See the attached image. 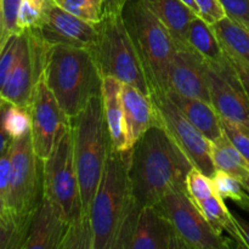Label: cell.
<instances>
[{"label":"cell","instance_id":"1","mask_svg":"<svg viewBox=\"0 0 249 249\" xmlns=\"http://www.w3.org/2000/svg\"><path fill=\"white\" fill-rule=\"evenodd\" d=\"M192 168L164 128L148 129L131 148L129 168L131 194L139 211L155 206L173 192H186V178Z\"/></svg>","mask_w":249,"mask_h":249},{"label":"cell","instance_id":"2","mask_svg":"<svg viewBox=\"0 0 249 249\" xmlns=\"http://www.w3.org/2000/svg\"><path fill=\"white\" fill-rule=\"evenodd\" d=\"M130 150L111 147L90 208L94 249H129L140 213L130 187Z\"/></svg>","mask_w":249,"mask_h":249},{"label":"cell","instance_id":"3","mask_svg":"<svg viewBox=\"0 0 249 249\" xmlns=\"http://www.w3.org/2000/svg\"><path fill=\"white\" fill-rule=\"evenodd\" d=\"M46 83L70 119L75 118L90 99L101 95L102 75L88 49L50 46L46 58Z\"/></svg>","mask_w":249,"mask_h":249},{"label":"cell","instance_id":"4","mask_svg":"<svg viewBox=\"0 0 249 249\" xmlns=\"http://www.w3.org/2000/svg\"><path fill=\"white\" fill-rule=\"evenodd\" d=\"M121 15L142 63L151 92L168 91L169 68L177 48L172 33L146 0H126Z\"/></svg>","mask_w":249,"mask_h":249},{"label":"cell","instance_id":"5","mask_svg":"<svg viewBox=\"0 0 249 249\" xmlns=\"http://www.w3.org/2000/svg\"><path fill=\"white\" fill-rule=\"evenodd\" d=\"M71 123L83 209L90 214L92 199L112 147L101 95L91 97L85 108L75 118L71 119Z\"/></svg>","mask_w":249,"mask_h":249},{"label":"cell","instance_id":"6","mask_svg":"<svg viewBox=\"0 0 249 249\" xmlns=\"http://www.w3.org/2000/svg\"><path fill=\"white\" fill-rule=\"evenodd\" d=\"M99 38L91 53L102 78L111 75L124 84L133 85L145 94H151L135 45L121 14L104 15L97 23Z\"/></svg>","mask_w":249,"mask_h":249},{"label":"cell","instance_id":"7","mask_svg":"<svg viewBox=\"0 0 249 249\" xmlns=\"http://www.w3.org/2000/svg\"><path fill=\"white\" fill-rule=\"evenodd\" d=\"M11 179L6 208L17 223L29 231L33 216L44 197V162L36 156L31 131L12 141Z\"/></svg>","mask_w":249,"mask_h":249},{"label":"cell","instance_id":"8","mask_svg":"<svg viewBox=\"0 0 249 249\" xmlns=\"http://www.w3.org/2000/svg\"><path fill=\"white\" fill-rule=\"evenodd\" d=\"M44 196L60 208L68 221L84 211L74 162L71 122L61 126L53 152L44 160Z\"/></svg>","mask_w":249,"mask_h":249},{"label":"cell","instance_id":"9","mask_svg":"<svg viewBox=\"0 0 249 249\" xmlns=\"http://www.w3.org/2000/svg\"><path fill=\"white\" fill-rule=\"evenodd\" d=\"M155 206L169 219L184 248L229 249L236 247V243L230 236L226 237L223 233H219L211 225L187 192L167 195Z\"/></svg>","mask_w":249,"mask_h":249},{"label":"cell","instance_id":"10","mask_svg":"<svg viewBox=\"0 0 249 249\" xmlns=\"http://www.w3.org/2000/svg\"><path fill=\"white\" fill-rule=\"evenodd\" d=\"M49 49L50 45L36 32L23 31L19 33L18 56L0 91L2 100L28 108L34 88L45 71Z\"/></svg>","mask_w":249,"mask_h":249},{"label":"cell","instance_id":"11","mask_svg":"<svg viewBox=\"0 0 249 249\" xmlns=\"http://www.w3.org/2000/svg\"><path fill=\"white\" fill-rule=\"evenodd\" d=\"M150 96L157 111L160 126L168 131L195 168L208 177H213L216 169L212 160L211 141L187 121L167 92H151Z\"/></svg>","mask_w":249,"mask_h":249},{"label":"cell","instance_id":"12","mask_svg":"<svg viewBox=\"0 0 249 249\" xmlns=\"http://www.w3.org/2000/svg\"><path fill=\"white\" fill-rule=\"evenodd\" d=\"M28 111L33 148L44 162L53 152L61 126L71 122L49 88L44 73L34 88Z\"/></svg>","mask_w":249,"mask_h":249},{"label":"cell","instance_id":"13","mask_svg":"<svg viewBox=\"0 0 249 249\" xmlns=\"http://www.w3.org/2000/svg\"><path fill=\"white\" fill-rule=\"evenodd\" d=\"M212 106L221 119L249 124V101L237 73L228 57L221 62L207 61Z\"/></svg>","mask_w":249,"mask_h":249},{"label":"cell","instance_id":"14","mask_svg":"<svg viewBox=\"0 0 249 249\" xmlns=\"http://www.w3.org/2000/svg\"><path fill=\"white\" fill-rule=\"evenodd\" d=\"M50 46L65 45L91 51L99 38V27L66 11L57 4L53 5L40 27L31 29Z\"/></svg>","mask_w":249,"mask_h":249},{"label":"cell","instance_id":"15","mask_svg":"<svg viewBox=\"0 0 249 249\" xmlns=\"http://www.w3.org/2000/svg\"><path fill=\"white\" fill-rule=\"evenodd\" d=\"M168 90L212 105L207 78V61L189 44H177L169 68Z\"/></svg>","mask_w":249,"mask_h":249},{"label":"cell","instance_id":"16","mask_svg":"<svg viewBox=\"0 0 249 249\" xmlns=\"http://www.w3.org/2000/svg\"><path fill=\"white\" fill-rule=\"evenodd\" d=\"M169 219L157 206L140 211L129 249H182Z\"/></svg>","mask_w":249,"mask_h":249},{"label":"cell","instance_id":"17","mask_svg":"<svg viewBox=\"0 0 249 249\" xmlns=\"http://www.w3.org/2000/svg\"><path fill=\"white\" fill-rule=\"evenodd\" d=\"M68 228V220L57 206L43 197L29 226L22 249H60Z\"/></svg>","mask_w":249,"mask_h":249},{"label":"cell","instance_id":"18","mask_svg":"<svg viewBox=\"0 0 249 249\" xmlns=\"http://www.w3.org/2000/svg\"><path fill=\"white\" fill-rule=\"evenodd\" d=\"M122 102L125 123L126 150H130L148 129L160 126V118L150 95L133 85L123 83Z\"/></svg>","mask_w":249,"mask_h":249},{"label":"cell","instance_id":"19","mask_svg":"<svg viewBox=\"0 0 249 249\" xmlns=\"http://www.w3.org/2000/svg\"><path fill=\"white\" fill-rule=\"evenodd\" d=\"M165 92L174 102L175 106L180 109V112L186 117L187 121L196 126L211 142L218 140L224 135L225 131L223 129L220 117L211 104L198 99L182 96L172 90Z\"/></svg>","mask_w":249,"mask_h":249},{"label":"cell","instance_id":"20","mask_svg":"<svg viewBox=\"0 0 249 249\" xmlns=\"http://www.w3.org/2000/svg\"><path fill=\"white\" fill-rule=\"evenodd\" d=\"M123 83L117 78L107 75L102 78V106L105 118L108 125L112 146L117 150H126L125 123H124L123 102H122Z\"/></svg>","mask_w":249,"mask_h":249},{"label":"cell","instance_id":"21","mask_svg":"<svg viewBox=\"0 0 249 249\" xmlns=\"http://www.w3.org/2000/svg\"><path fill=\"white\" fill-rule=\"evenodd\" d=\"M151 10L169 29L177 44H187L190 23L197 16L181 0H146Z\"/></svg>","mask_w":249,"mask_h":249},{"label":"cell","instance_id":"22","mask_svg":"<svg viewBox=\"0 0 249 249\" xmlns=\"http://www.w3.org/2000/svg\"><path fill=\"white\" fill-rule=\"evenodd\" d=\"M195 204L198 207L202 214L206 216L207 220L219 233H228L236 243L237 248L249 249L247 242L238 228L236 216L229 211L224 199L216 192L204 201L197 202V203L195 202Z\"/></svg>","mask_w":249,"mask_h":249},{"label":"cell","instance_id":"23","mask_svg":"<svg viewBox=\"0 0 249 249\" xmlns=\"http://www.w3.org/2000/svg\"><path fill=\"white\" fill-rule=\"evenodd\" d=\"M187 44L209 62H221L225 58V53L213 27L199 16L195 17L190 23Z\"/></svg>","mask_w":249,"mask_h":249},{"label":"cell","instance_id":"24","mask_svg":"<svg viewBox=\"0 0 249 249\" xmlns=\"http://www.w3.org/2000/svg\"><path fill=\"white\" fill-rule=\"evenodd\" d=\"M211 153L215 169L229 173L240 180L249 177V163L225 133L212 142Z\"/></svg>","mask_w":249,"mask_h":249},{"label":"cell","instance_id":"25","mask_svg":"<svg viewBox=\"0 0 249 249\" xmlns=\"http://www.w3.org/2000/svg\"><path fill=\"white\" fill-rule=\"evenodd\" d=\"M212 27H213L224 51L249 61L248 28L237 23L228 16L214 23Z\"/></svg>","mask_w":249,"mask_h":249},{"label":"cell","instance_id":"26","mask_svg":"<svg viewBox=\"0 0 249 249\" xmlns=\"http://www.w3.org/2000/svg\"><path fill=\"white\" fill-rule=\"evenodd\" d=\"M60 249H94V230L90 214L83 211L71 221Z\"/></svg>","mask_w":249,"mask_h":249},{"label":"cell","instance_id":"27","mask_svg":"<svg viewBox=\"0 0 249 249\" xmlns=\"http://www.w3.org/2000/svg\"><path fill=\"white\" fill-rule=\"evenodd\" d=\"M215 192L223 199H232L236 204L249 213V192L240 179L223 170H215L212 177Z\"/></svg>","mask_w":249,"mask_h":249},{"label":"cell","instance_id":"28","mask_svg":"<svg viewBox=\"0 0 249 249\" xmlns=\"http://www.w3.org/2000/svg\"><path fill=\"white\" fill-rule=\"evenodd\" d=\"M53 4L55 0H21L17 19L19 33L40 27Z\"/></svg>","mask_w":249,"mask_h":249},{"label":"cell","instance_id":"29","mask_svg":"<svg viewBox=\"0 0 249 249\" xmlns=\"http://www.w3.org/2000/svg\"><path fill=\"white\" fill-rule=\"evenodd\" d=\"M28 231L22 228L9 209L0 214V249H22Z\"/></svg>","mask_w":249,"mask_h":249},{"label":"cell","instance_id":"30","mask_svg":"<svg viewBox=\"0 0 249 249\" xmlns=\"http://www.w3.org/2000/svg\"><path fill=\"white\" fill-rule=\"evenodd\" d=\"M56 4L79 18L99 23L105 14L104 0H55Z\"/></svg>","mask_w":249,"mask_h":249},{"label":"cell","instance_id":"31","mask_svg":"<svg viewBox=\"0 0 249 249\" xmlns=\"http://www.w3.org/2000/svg\"><path fill=\"white\" fill-rule=\"evenodd\" d=\"M19 5L21 0H0V53L7 40L19 33L17 24Z\"/></svg>","mask_w":249,"mask_h":249},{"label":"cell","instance_id":"32","mask_svg":"<svg viewBox=\"0 0 249 249\" xmlns=\"http://www.w3.org/2000/svg\"><path fill=\"white\" fill-rule=\"evenodd\" d=\"M4 126L12 139H18L31 131V114L27 107L7 105L4 113Z\"/></svg>","mask_w":249,"mask_h":249},{"label":"cell","instance_id":"33","mask_svg":"<svg viewBox=\"0 0 249 249\" xmlns=\"http://www.w3.org/2000/svg\"><path fill=\"white\" fill-rule=\"evenodd\" d=\"M186 192L194 202H201L215 194L213 180L197 168H192L186 178Z\"/></svg>","mask_w":249,"mask_h":249},{"label":"cell","instance_id":"34","mask_svg":"<svg viewBox=\"0 0 249 249\" xmlns=\"http://www.w3.org/2000/svg\"><path fill=\"white\" fill-rule=\"evenodd\" d=\"M221 124L231 142L249 163V124L233 123L224 119H221Z\"/></svg>","mask_w":249,"mask_h":249},{"label":"cell","instance_id":"35","mask_svg":"<svg viewBox=\"0 0 249 249\" xmlns=\"http://www.w3.org/2000/svg\"><path fill=\"white\" fill-rule=\"evenodd\" d=\"M19 51V33L15 34L7 40L6 45L2 49L0 53V91L6 83L15 63H16L17 56Z\"/></svg>","mask_w":249,"mask_h":249},{"label":"cell","instance_id":"36","mask_svg":"<svg viewBox=\"0 0 249 249\" xmlns=\"http://www.w3.org/2000/svg\"><path fill=\"white\" fill-rule=\"evenodd\" d=\"M226 16L249 29V0H220Z\"/></svg>","mask_w":249,"mask_h":249},{"label":"cell","instance_id":"37","mask_svg":"<svg viewBox=\"0 0 249 249\" xmlns=\"http://www.w3.org/2000/svg\"><path fill=\"white\" fill-rule=\"evenodd\" d=\"M198 6L199 17L207 23L213 26L218 21L226 17V12L220 0H195Z\"/></svg>","mask_w":249,"mask_h":249},{"label":"cell","instance_id":"38","mask_svg":"<svg viewBox=\"0 0 249 249\" xmlns=\"http://www.w3.org/2000/svg\"><path fill=\"white\" fill-rule=\"evenodd\" d=\"M224 53H225L226 57H228V60L232 65L233 70L237 73L238 78L241 80V84H242L243 89H245V92L249 101V61L237 55H233V53H226V51H224Z\"/></svg>","mask_w":249,"mask_h":249},{"label":"cell","instance_id":"39","mask_svg":"<svg viewBox=\"0 0 249 249\" xmlns=\"http://www.w3.org/2000/svg\"><path fill=\"white\" fill-rule=\"evenodd\" d=\"M11 150V148H10ZM11 179V153L6 152L0 157V196L6 199Z\"/></svg>","mask_w":249,"mask_h":249},{"label":"cell","instance_id":"40","mask_svg":"<svg viewBox=\"0 0 249 249\" xmlns=\"http://www.w3.org/2000/svg\"><path fill=\"white\" fill-rule=\"evenodd\" d=\"M7 105H9V102H6L0 97V157L4 156L6 152H9L10 148H11L12 141H14V139L7 134L6 129L4 126V113Z\"/></svg>","mask_w":249,"mask_h":249},{"label":"cell","instance_id":"41","mask_svg":"<svg viewBox=\"0 0 249 249\" xmlns=\"http://www.w3.org/2000/svg\"><path fill=\"white\" fill-rule=\"evenodd\" d=\"M126 0H104L105 14H121Z\"/></svg>","mask_w":249,"mask_h":249},{"label":"cell","instance_id":"42","mask_svg":"<svg viewBox=\"0 0 249 249\" xmlns=\"http://www.w3.org/2000/svg\"><path fill=\"white\" fill-rule=\"evenodd\" d=\"M236 221H237L238 228H240L241 232H242L243 237H245L246 242H247L249 247V223L248 221H246L245 219L240 218V216H236Z\"/></svg>","mask_w":249,"mask_h":249},{"label":"cell","instance_id":"43","mask_svg":"<svg viewBox=\"0 0 249 249\" xmlns=\"http://www.w3.org/2000/svg\"><path fill=\"white\" fill-rule=\"evenodd\" d=\"M181 1L184 2V4L186 5V6H189L190 9H191L192 11H194L195 14L197 15V16H199L198 6H197V4H196V1H195V0H181Z\"/></svg>","mask_w":249,"mask_h":249},{"label":"cell","instance_id":"44","mask_svg":"<svg viewBox=\"0 0 249 249\" xmlns=\"http://www.w3.org/2000/svg\"><path fill=\"white\" fill-rule=\"evenodd\" d=\"M5 209H6V201H5L4 197L0 196V214H1Z\"/></svg>","mask_w":249,"mask_h":249},{"label":"cell","instance_id":"45","mask_svg":"<svg viewBox=\"0 0 249 249\" xmlns=\"http://www.w3.org/2000/svg\"><path fill=\"white\" fill-rule=\"evenodd\" d=\"M241 182H242L243 186H245V187H246V190H247V191L249 192V177L245 178V179L241 180Z\"/></svg>","mask_w":249,"mask_h":249}]
</instances>
